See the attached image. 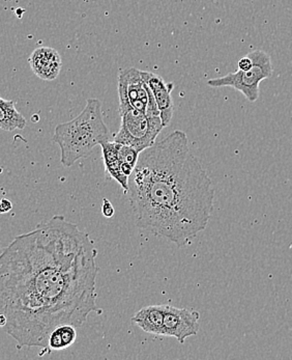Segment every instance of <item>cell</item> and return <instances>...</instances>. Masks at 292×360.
<instances>
[{
	"mask_svg": "<svg viewBox=\"0 0 292 360\" xmlns=\"http://www.w3.org/2000/svg\"><path fill=\"white\" fill-rule=\"evenodd\" d=\"M113 141L102 113V103L98 99L87 100L82 112L72 121L55 128L53 141L60 146V161L67 167L76 161L86 158L93 148L104 141Z\"/></svg>",
	"mask_w": 292,
	"mask_h": 360,
	"instance_id": "cell-3",
	"label": "cell"
},
{
	"mask_svg": "<svg viewBox=\"0 0 292 360\" xmlns=\"http://www.w3.org/2000/svg\"><path fill=\"white\" fill-rule=\"evenodd\" d=\"M119 115L121 128L113 136V141L136 148L139 153L152 147L164 128L161 117H150L135 109H128Z\"/></svg>",
	"mask_w": 292,
	"mask_h": 360,
	"instance_id": "cell-5",
	"label": "cell"
},
{
	"mask_svg": "<svg viewBox=\"0 0 292 360\" xmlns=\"http://www.w3.org/2000/svg\"><path fill=\"white\" fill-rule=\"evenodd\" d=\"M103 153L105 169L110 174L111 178L114 179L121 188L124 193L126 194L128 189V178L121 170V160L119 156V143L114 141H104L101 145Z\"/></svg>",
	"mask_w": 292,
	"mask_h": 360,
	"instance_id": "cell-11",
	"label": "cell"
},
{
	"mask_svg": "<svg viewBox=\"0 0 292 360\" xmlns=\"http://www.w3.org/2000/svg\"><path fill=\"white\" fill-rule=\"evenodd\" d=\"M26 127V120L17 110L14 101L0 98V129L4 131H14Z\"/></svg>",
	"mask_w": 292,
	"mask_h": 360,
	"instance_id": "cell-13",
	"label": "cell"
},
{
	"mask_svg": "<svg viewBox=\"0 0 292 360\" xmlns=\"http://www.w3.org/2000/svg\"><path fill=\"white\" fill-rule=\"evenodd\" d=\"M97 250L62 215L15 238L0 254V329L19 349H47L55 327L98 311Z\"/></svg>",
	"mask_w": 292,
	"mask_h": 360,
	"instance_id": "cell-1",
	"label": "cell"
},
{
	"mask_svg": "<svg viewBox=\"0 0 292 360\" xmlns=\"http://www.w3.org/2000/svg\"><path fill=\"white\" fill-rule=\"evenodd\" d=\"M13 205L10 200H6V198H2L0 200V214H6L12 211Z\"/></svg>",
	"mask_w": 292,
	"mask_h": 360,
	"instance_id": "cell-17",
	"label": "cell"
},
{
	"mask_svg": "<svg viewBox=\"0 0 292 360\" xmlns=\"http://www.w3.org/2000/svg\"><path fill=\"white\" fill-rule=\"evenodd\" d=\"M102 213L105 217L111 218L114 215V207L111 204L110 200L108 198H104L103 205H102Z\"/></svg>",
	"mask_w": 292,
	"mask_h": 360,
	"instance_id": "cell-15",
	"label": "cell"
},
{
	"mask_svg": "<svg viewBox=\"0 0 292 360\" xmlns=\"http://www.w3.org/2000/svg\"><path fill=\"white\" fill-rule=\"evenodd\" d=\"M252 67L253 60L249 54L241 58L239 63H237V68H239V70H241V71H247V70H250Z\"/></svg>",
	"mask_w": 292,
	"mask_h": 360,
	"instance_id": "cell-16",
	"label": "cell"
},
{
	"mask_svg": "<svg viewBox=\"0 0 292 360\" xmlns=\"http://www.w3.org/2000/svg\"><path fill=\"white\" fill-rule=\"evenodd\" d=\"M34 73L41 79L52 82L60 75L62 62L58 50L50 47H40L32 52L28 58Z\"/></svg>",
	"mask_w": 292,
	"mask_h": 360,
	"instance_id": "cell-9",
	"label": "cell"
},
{
	"mask_svg": "<svg viewBox=\"0 0 292 360\" xmlns=\"http://www.w3.org/2000/svg\"><path fill=\"white\" fill-rule=\"evenodd\" d=\"M77 327L71 324H62L55 327L48 339V352L62 351L75 344L77 339Z\"/></svg>",
	"mask_w": 292,
	"mask_h": 360,
	"instance_id": "cell-12",
	"label": "cell"
},
{
	"mask_svg": "<svg viewBox=\"0 0 292 360\" xmlns=\"http://www.w3.org/2000/svg\"><path fill=\"white\" fill-rule=\"evenodd\" d=\"M119 113L135 109L147 117H160L152 91L146 84L141 71L135 68L123 70L119 75Z\"/></svg>",
	"mask_w": 292,
	"mask_h": 360,
	"instance_id": "cell-6",
	"label": "cell"
},
{
	"mask_svg": "<svg viewBox=\"0 0 292 360\" xmlns=\"http://www.w3.org/2000/svg\"><path fill=\"white\" fill-rule=\"evenodd\" d=\"M139 154L140 153L136 148L119 143V160H121V170L128 178H130L136 167Z\"/></svg>",
	"mask_w": 292,
	"mask_h": 360,
	"instance_id": "cell-14",
	"label": "cell"
},
{
	"mask_svg": "<svg viewBox=\"0 0 292 360\" xmlns=\"http://www.w3.org/2000/svg\"><path fill=\"white\" fill-rule=\"evenodd\" d=\"M143 79L152 91L159 111H160L161 120L163 126L167 127L173 117L174 103L171 93L173 91V84H166L161 76L152 72L141 71Z\"/></svg>",
	"mask_w": 292,
	"mask_h": 360,
	"instance_id": "cell-8",
	"label": "cell"
},
{
	"mask_svg": "<svg viewBox=\"0 0 292 360\" xmlns=\"http://www.w3.org/2000/svg\"><path fill=\"white\" fill-rule=\"evenodd\" d=\"M164 311L165 304L148 305L132 318V322L145 333L164 337Z\"/></svg>",
	"mask_w": 292,
	"mask_h": 360,
	"instance_id": "cell-10",
	"label": "cell"
},
{
	"mask_svg": "<svg viewBox=\"0 0 292 360\" xmlns=\"http://www.w3.org/2000/svg\"><path fill=\"white\" fill-rule=\"evenodd\" d=\"M253 67L247 71L237 70L234 73H230L223 77L209 79L208 84L211 87L230 86L241 91L246 99L254 103L259 98V85L263 80L269 79L274 73L272 58L263 50H254L250 52Z\"/></svg>",
	"mask_w": 292,
	"mask_h": 360,
	"instance_id": "cell-4",
	"label": "cell"
},
{
	"mask_svg": "<svg viewBox=\"0 0 292 360\" xmlns=\"http://www.w3.org/2000/svg\"><path fill=\"white\" fill-rule=\"evenodd\" d=\"M126 194L137 226L178 248L206 230L213 210V182L180 130L140 152Z\"/></svg>",
	"mask_w": 292,
	"mask_h": 360,
	"instance_id": "cell-2",
	"label": "cell"
},
{
	"mask_svg": "<svg viewBox=\"0 0 292 360\" xmlns=\"http://www.w3.org/2000/svg\"><path fill=\"white\" fill-rule=\"evenodd\" d=\"M199 320L198 311L165 304L164 337L175 338L180 344H185L188 338L197 335Z\"/></svg>",
	"mask_w": 292,
	"mask_h": 360,
	"instance_id": "cell-7",
	"label": "cell"
}]
</instances>
